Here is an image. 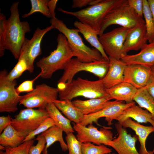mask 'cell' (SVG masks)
I'll return each instance as SVG.
<instances>
[{"label":"cell","instance_id":"d6a6232c","mask_svg":"<svg viewBox=\"0 0 154 154\" xmlns=\"http://www.w3.org/2000/svg\"><path fill=\"white\" fill-rule=\"evenodd\" d=\"M27 65L24 58L19 57L16 64L8 74L7 77L10 81H13L19 78L25 71L27 70Z\"/></svg>","mask_w":154,"mask_h":154},{"label":"cell","instance_id":"ac0fdd59","mask_svg":"<svg viewBox=\"0 0 154 154\" xmlns=\"http://www.w3.org/2000/svg\"><path fill=\"white\" fill-rule=\"evenodd\" d=\"M109 57V68L106 75L102 79L106 89L110 88L124 82V73L127 65L120 59Z\"/></svg>","mask_w":154,"mask_h":154},{"label":"cell","instance_id":"e575fe53","mask_svg":"<svg viewBox=\"0 0 154 154\" xmlns=\"http://www.w3.org/2000/svg\"><path fill=\"white\" fill-rule=\"evenodd\" d=\"M56 125L54 120L48 117L44 120L34 131L27 136L23 141H24L33 139L35 136L45 131L51 127Z\"/></svg>","mask_w":154,"mask_h":154},{"label":"cell","instance_id":"2e32d148","mask_svg":"<svg viewBox=\"0 0 154 154\" xmlns=\"http://www.w3.org/2000/svg\"><path fill=\"white\" fill-rule=\"evenodd\" d=\"M151 75L150 68L137 64L127 65L124 73V82L138 90L146 86Z\"/></svg>","mask_w":154,"mask_h":154},{"label":"cell","instance_id":"f35d334b","mask_svg":"<svg viewBox=\"0 0 154 154\" xmlns=\"http://www.w3.org/2000/svg\"><path fill=\"white\" fill-rule=\"evenodd\" d=\"M35 139L37 141V143L36 145L30 147L29 154H41L45 148L46 141L43 136L39 135Z\"/></svg>","mask_w":154,"mask_h":154},{"label":"cell","instance_id":"4316f807","mask_svg":"<svg viewBox=\"0 0 154 154\" xmlns=\"http://www.w3.org/2000/svg\"><path fill=\"white\" fill-rule=\"evenodd\" d=\"M45 109L49 117L54 121L56 125L61 128L66 134L74 132L70 123L71 121L62 114L52 102L48 103L46 106Z\"/></svg>","mask_w":154,"mask_h":154},{"label":"cell","instance_id":"ee69618b","mask_svg":"<svg viewBox=\"0 0 154 154\" xmlns=\"http://www.w3.org/2000/svg\"><path fill=\"white\" fill-rule=\"evenodd\" d=\"M58 1L57 0H51L48 2L47 5L51 15V18L56 17L55 10Z\"/></svg>","mask_w":154,"mask_h":154},{"label":"cell","instance_id":"7c38bea8","mask_svg":"<svg viewBox=\"0 0 154 154\" xmlns=\"http://www.w3.org/2000/svg\"><path fill=\"white\" fill-rule=\"evenodd\" d=\"M73 128L77 132L76 137L81 143L92 142L97 145H107L112 140L113 134L110 127L104 126L98 130L92 124L83 126L80 123L73 124Z\"/></svg>","mask_w":154,"mask_h":154},{"label":"cell","instance_id":"74e56055","mask_svg":"<svg viewBox=\"0 0 154 154\" xmlns=\"http://www.w3.org/2000/svg\"><path fill=\"white\" fill-rule=\"evenodd\" d=\"M41 75V72L34 78L31 80H27L24 81L16 88L17 93L19 95L23 92H30L33 91V84L34 82L39 77H40Z\"/></svg>","mask_w":154,"mask_h":154},{"label":"cell","instance_id":"ffe728a7","mask_svg":"<svg viewBox=\"0 0 154 154\" xmlns=\"http://www.w3.org/2000/svg\"><path fill=\"white\" fill-rule=\"evenodd\" d=\"M109 96L90 99L87 100H76L72 101L74 105L84 115L97 112L111 104Z\"/></svg>","mask_w":154,"mask_h":154},{"label":"cell","instance_id":"83f0119b","mask_svg":"<svg viewBox=\"0 0 154 154\" xmlns=\"http://www.w3.org/2000/svg\"><path fill=\"white\" fill-rule=\"evenodd\" d=\"M25 137L9 124L0 135V144L5 147H15L21 144Z\"/></svg>","mask_w":154,"mask_h":154},{"label":"cell","instance_id":"7402d4cb","mask_svg":"<svg viewBox=\"0 0 154 154\" xmlns=\"http://www.w3.org/2000/svg\"><path fill=\"white\" fill-rule=\"evenodd\" d=\"M120 124L125 128H131L135 131L137 135L140 145L139 153L148 154V151L146 147V140L149 135L151 133L154 132V127L152 125L144 126L133 120L131 118L126 119Z\"/></svg>","mask_w":154,"mask_h":154},{"label":"cell","instance_id":"f907efd6","mask_svg":"<svg viewBox=\"0 0 154 154\" xmlns=\"http://www.w3.org/2000/svg\"><path fill=\"white\" fill-rule=\"evenodd\" d=\"M152 151L153 152V153H154V148L153 150Z\"/></svg>","mask_w":154,"mask_h":154},{"label":"cell","instance_id":"8992f818","mask_svg":"<svg viewBox=\"0 0 154 154\" xmlns=\"http://www.w3.org/2000/svg\"><path fill=\"white\" fill-rule=\"evenodd\" d=\"M144 20L130 7L127 2L111 10L104 19L100 27V36L109 27L117 25L130 29Z\"/></svg>","mask_w":154,"mask_h":154},{"label":"cell","instance_id":"1f68e13d","mask_svg":"<svg viewBox=\"0 0 154 154\" xmlns=\"http://www.w3.org/2000/svg\"><path fill=\"white\" fill-rule=\"evenodd\" d=\"M81 151L82 154H109L112 152L104 145H96L90 142L82 143Z\"/></svg>","mask_w":154,"mask_h":154},{"label":"cell","instance_id":"7dc6e473","mask_svg":"<svg viewBox=\"0 0 154 154\" xmlns=\"http://www.w3.org/2000/svg\"><path fill=\"white\" fill-rule=\"evenodd\" d=\"M152 74L154 76V65L151 68Z\"/></svg>","mask_w":154,"mask_h":154},{"label":"cell","instance_id":"7bdbcfd3","mask_svg":"<svg viewBox=\"0 0 154 154\" xmlns=\"http://www.w3.org/2000/svg\"><path fill=\"white\" fill-rule=\"evenodd\" d=\"M92 0H73L72 7L73 8H81L87 5L90 6Z\"/></svg>","mask_w":154,"mask_h":154},{"label":"cell","instance_id":"5b68a950","mask_svg":"<svg viewBox=\"0 0 154 154\" xmlns=\"http://www.w3.org/2000/svg\"><path fill=\"white\" fill-rule=\"evenodd\" d=\"M127 1V0H101L96 5L76 11H67L60 8L58 9V10L75 17L79 21L91 27L99 35L101 24L106 15L114 8Z\"/></svg>","mask_w":154,"mask_h":154},{"label":"cell","instance_id":"3957f363","mask_svg":"<svg viewBox=\"0 0 154 154\" xmlns=\"http://www.w3.org/2000/svg\"><path fill=\"white\" fill-rule=\"evenodd\" d=\"M50 23L53 29L58 30L66 37L74 56L79 61L89 63L105 60L97 49L90 48L84 43L78 29L68 28L62 20L56 17L51 18Z\"/></svg>","mask_w":154,"mask_h":154},{"label":"cell","instance_id":"44dd1931","mask_svg":"<svg viewBox=\"0 0 154 154\" xmlns=\"http://www.w3.org/2000/svg\"><path fill=\"white\" fill-rule=\"evenodd\" d=\"M137 89L130 84L123 82L110 88L106 89L110 100L127 103L133 101V98Z\"/></svg>","mask_w":154,"mask_h":154},{"label":"cell","instance_id":"5bb4252c","mask_svg":"<svg viewBox=\"0 0 154 154\" xmlns=\"http://www.w3.org/2000/svg\"><path fill=\"white\" fill-rule=\"evenodd\" d=\"M135 104L134 102L125 103L123 101H113L110 105L100 111L94 114L84 115L83 118L80 124L87 126L93 123L99 125L98 123V119L105 117L108 124L110 125L114 119L120 115L126 109Z\"/></svg>","mask_w":154,"mask_h":154},{"label":"cell","instance_id":"4fadbf2b","mask_svg":"<svg viewBox=\"0 0 154 154\" xmlns=\"http://www.w3.org/2000/svg\"><path fill=\"white\" fill-rule=\"evenodd\" d=\"M53 29L51 25L45 29L37 28L31 39L25 38L22 46L19 57L25 60L27 62V71L33 73L34 70V62L36 58L41 54V43L45 35Z\"/></svg>","mask_w":154,"mask_h":154},{"label":"cell","instance_id":"836d02e7","mask_svg":"<svg viewBox=\"0 0 154 154\" xmlns=\"http://www.w3.org/2000/svg\"><path fill=\"white\" fill-rule=\"evenodd\" d=\"M65 139L68 150V154H82V143L72 133L67 134Z\"/></svg>","mask_w":154,"mask_h":154},{"label":"cell","instance_id":"9a60e30c","mask_svg":"<svg viewBox=\"0 0 154 154\" xmlns=\"http://www.w3.org/2000/svg\"><path fill=\"white\" fill-rule=\"evenodd\" d=\"M115 126L118 136L109 142L107 145L114 149L118 154H140L135 147L138 137L132 136L119 123H116Z\"/></svg>","mask_w":154,"mask_h":154},{"label":"cell","instance_id":"ab89813d","mask_svg":"<svg viewBox=\"0 0 154 154\" xmlns=\"http://www.w3.org/2000/svg\"><path fill=\"white\" fill-rule=\"evenodd\" d=\"M129 6L141 17L143 16L142 0H127Z\"/></svg>","mask_w":154,"mask_h":154},{"label":"cell","instance_id":"bcb514c9","mask_svg":"<svg viewBox=\"0 0 154 154\" xmlns=\"http://www.w3.org/2000/svg\"><path fill=\"white\" fill-rule=\"evenodd\" d=\"M6 147L1 145H0V150H5Z\"/></svg>","mask_w":154,"mask_h":154},{"label":"cell","instance_id":"f546056e","mask_svg":"<svg viewBox=\"0 0 154 154\" xmlns=\"http://www.w3.org/2000/svg\"><path fill=\"white\" fill-rule=\"evenodd\" d=\"M143 15L146 29V37L149 43L154 40V22L147 0H142Z\"/></svg>","mask_w":154,"mask_h":154},{"label":"cell","instance_id":"d4e9b609","mask_svg":"<svg viewBox=\"0 0 154 154\" xmlns=\"http://www.w3.org/2000/svg\"><path fill=\"white\" fill-rule=\"evenodd\" d=\"M52 102L71 121L76 124L81 122L84 115L74 105L71 101L56 100Z\"/></svg>","mask_w":154,"mask_h":154},{"label":"cell","instance_id":"c3c4849f","mask_svg":"<svg viewBox=\"0 0 154 154\" xmlns=\"http://www.w3.org/2000/svg\"><path fill=\"white\" fill-rule=\"evenodd\" d=\"M0 154H6L5 152H3L2 151L0 150Z\"/></svg>","mask_w":154,"mask_h":154},{"label":"cell","instance_id":"f1b7e54d","mask_svg":"<svg viewBox=\"0 0 154 154\" xmlns=\"http://www.w3.org/2000/svg\"><path fill=\"white\" fill-rule=\"evenodd\" d=\"M133 101L149 112L154 120V99L145 87L137 90Z\"/></svg>","mask_w":154,"mask_h":154},{"label":"cell","instance_id":"816d5d0a","mask_svg":"<svg viewBox=\"0 0 154 154\" xmlns=\"http://www.w3.org/2000/svg\"><path fill=\"white\" fill-rule=\"evenodd\" d=\"M116 154L115 153H110V154Z\"/></svg>","mask_w":154,"mask_h":154},{"label":"cell","instance_id":"9c48e42d","mask_svg":"<svg viewBox=\"0 0 154 154\" xmlns=\"http://www.w3.org/2000/svg\"><path fill=\"white\" fill-rule=\"evenodd\" d=\"M5 70L0 72V112L14 113L18 110L17 105L22 98L16 92V80L10 81Z\"/></svg>","mask_w":154,"mask_h":154},{"label":"cell","instance_id":"52a82bcc","mask_svg":"<svg viewBox=\"0 0 154 154\" xmlns=\"http://www.w3.org/2000/svg\"><path fill=\"white\" fill-rule=\"evenodd\" d=\"M49 117L45 109L27 108L21 110L12 118L11 125L25 138Z\"/></svg>","mask_w":154,"mask_h":154},{"label":"cell","instance_id":"6da1fadb","mask_svg":"<svg viewBox=\"0 0 154 154\" xmlns=\"http://www.w3.org/2000/svg\"><path fill=\"white\" fill-rule=\"evenodd\" d=\"M57 88L60 100L71 101L78 96L92 99L108 96L102 79L92 81L78 77L69 83H58Z\"/></svg>","mask_w":154,"mask_h":154},{"label":"cell","instance_id":"30bf717a","mask_svg":"<svg viewBox=\"0 0 154 154\" xmlns=\"http://www.w3.org/2000/svg\"><path fill=\"white\" fill-rule=\"evenodd\" d=\"M58 95L57 88L42 84L37 85L33 91L22 96L19 104L27 108L45 109L48 103L57 100Z\"/></svg>","mask_w":154,"mask_h":154},{"label":"cell","instance_id":"484cf974","mask_svg":"<svg viewBox=\"0 0 154 154\" xmlns=\"http://www.w3.org/2000/svg\"><path fill=\"white\" fill-rule=\"evenodd\" d=\"M63 130L56 125L50 127L40 135L45 139L46 144L42 151L43 154H48V149L56 141L59 142L61 148L63 151L68 150L66 143L62 136Z\"/></svg>","mask_w":154,"mask_h":154},{"label":"cell","instance_id":"d590c367","mask_svg":"<svg viewBox=\"0 0 154 154\" xmlns=\"http://www.w3.org/2000/svg\"><path fill=\"white\" fill-rule=\"evenodd\" d=\"M34 142L33 139H31L24 141L15 147H5L6 154H29V149Z\"/></svg>","mask_w":154,"mask_h":154},{"label":"cell","instance_id":"ba28073f","mask_svg":"<svg viewBox=\"0 0 154 154\" xmlns=\"http://www.w3.org/2000/svg\"><path fill=\"white\" fill-rule=\"evenodd\" d=\"M109 67V61L106 60L85 63L80 61L76 58H72L64 70L58 83L71 82L74 75L81 71L92 73L99 79H101L106 75Z\"/></svg>","mask_w":154,"mask_h":154},{"label":"cell","instance_id":"603a6c76","mask_svg":"<svg viewBox=\"0 0 154 154\" xmlns=\"http://www.w3.org/2000/svg\"><path fill=\"white\" fill-rule=\"evenodd\" d=\"M128 118H132L138 123L149 122L154 127V120L151 114L147 110L136 105L135 104L125 109L115 119L121 124Z\"/></svg>","mask_w":154,"mask_h":154},{"label":"cell","instance_id":"e0dca14e","mask_svg":"<svg viewBox=\"0 0 154 154\" xmlns=\"http://www.w3.org/2000/svg\"><path fill=\"white\" fill-rule=\"evenodd\" d=\"M147 40L144 20L129 29L123 44V57L127 55L129 51L141 50L147 44Z\"/></svg>","mask_w":154,"mask_h":154},{"label":"cell","instance_id":"8fae6325","mask_svg":"<svg viewBox=\"0 0 154 154\" xmlns=\"http://www.w3.org/2000/svg\"><path fill=\"white\" fill-rule=\"evenodd\" d=\"M129 29L121 27L99 36V40L109 57L118 59L123 57V44Z\"/></svg>","mask_w":154,"mask_h":154},{"label":"cell","instance_id":"7a4b0ae2","mask_svg":"<svg viewBox=\"0 0 154 154\" xmlns=\"http://www.w3.org/2000/svg\"><path fill=\"white\" fill-rule=\"evenodd\" d=\"M56 48L50 55L44 57L36 63L41 69L40 77L44 79L51 78L56 71L64 70L74 56L66 37L60 33L57 38Z\"/></svg>","mask_w":154,"mask_h":154},{"label":"cell","instance_id":"f6af8a7d","mask_svg":"<svg viewBox=\"0 0 154 154\" xmlns=\"http://www.w3.org/2000/svg\"><path fill=\"white\" fill-rule=\"evenodd\" d=\"M154 22V0H147Z\"/></svg>","mask_w":154,"mask_h":154},{"label":"cell","instance_id":"cb8c5ba5","mask_svg":"<svg viewBox=\"0 0 154 154\" xmlns=\"http://www.w3.org/2000/svg\"><path fill=\"white\" fill-rule=\"evenodd\" d=\"M74 26L79 30L85 39L100 52L103 58L109 61V56L104 50L98 36V34L89 26L78 21H75Z\"/></svg>","mask_w":154,"mask_h":154},{"label":"cell","instance_id":"60d3db41","mask_svg":"<svg viewBox=\"0 0 154 154\" xmlns=\"http://www.w3.org/2000/svg\"><path fill=\"white\" fill-rule=\"evenodd\" d=\"M12 117L9 115L7 116H1L0 117V134L10 124L12 121Z\"/></svg>","mask_w":154,"mask_h":154},{"label":"cell","instance_id":"d6986e66","mask_svg":"<svg viewBox=\"0 0 154 154\" xmlns=\"http://www.w3.org/2000/svg\"><path fill=\"white\" fill-rule=\"evenodd\" d=\"M120 59L127 65L140 64L151 68L154 65V41L146 44L138 53L127 54Z\"/></svg>","mask_w":154,"mask_h":154},{"label":"cell","instance_id":"8d00e7d4","mask_svg":"<svg viewBox=\"0 0 154 154\" xmlns=\"http://www.w3.org/2000/svg\"><path fill=\"white\" fill-rule=\"evenodd\" d=\"M7 19L5 16L0 13V56H3L5 48Z\"/></svg>","mask_w":154,"mask_h":154},{"label":"cell","instance_id":"f5cc1de1","mask_svg":"<svg viewBox=\"0 0 154 154\" xmlns=\"http://www.w3.org/2000/svg\"><path fill=\"white\" fill-rule=\"evenodd\" d=\"M153 41H154V40H153Z\"/></svg>","mask_w":154,"mask_h":154},{"label":"cell","instance_id":"681fc988","mask_svg":"<svg viewBox=\"0 0 154 154\" xmlns=\"http://www.w3.org/2000/svg\"><path fill=\"white\" fill-rule=\"evenodd\" d=\"M148 154H153L154 153L153 151H148Z\"/></svg>","mask_w":154,"mask_h":154},{"label":"cell","instance_id":"4dcf8cb0","mask_svg":"<svg viewBox=\"0 0 154 154\" xmlns=\"http://www.w3.org/2000/svg\"><path fill=\"white\" fill-rule=\"evenodd\" d=\"M31 8L30 11L23 15L22 17L25 18L30 16L33 13L39 12L46 17L51 18L52 16L48 7V0H31Z\"/></svg>","mask_w":154,"mask_h":154},{"label":"cell","instance_id":"b9f144b4","mask_svg":"<svg viewBox=\"0 0 154 154\" xmlns=\"http://www.w3.org/2000/svg\"><path fill=\"white\" fill-rule=\"evenodd\" d=\"M145 88L154 99V76L152 74Z\"/></svg>","mask_w":154,"mask_h":154},{"label":"cell","instance_id":"277c9868","mask_svg":"<svg viewBox=\"0 0 154 154\" xmlns=\"http://www.w3.org/2000/svg\"><path fill=\"white\" fill-rule=\"evenodd\" d=\"M19 3L18 2H14L10 7V16L6 22L5 40L6 50L10 51L15 58L18 60L25 34L31 31L29 23L20 20Z\"/></svg>","mask_w":154,"mask_h":154}]
</instances>
